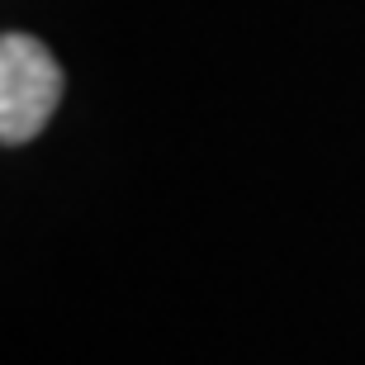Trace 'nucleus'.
<instances>
[{"instance_id": "f257e3e1", "label": "nucleus", "mask_w": 365, "mask_h": 365, "mask_svg": "<svg viewBox=\"0 0 365 365\" xmlns=\"http://www.w3.org/2000/svg\"><path fill=\"white\" fill-rule=\"evenodd\" d=\"M62 100L57 57L29 34H0V143L38 138Z\"/></svg>"}]
</instances>
